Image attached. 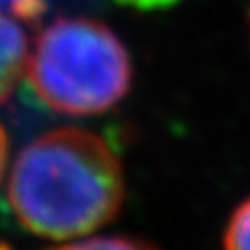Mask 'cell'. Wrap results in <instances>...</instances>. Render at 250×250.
<instances>
[{
	"label": "cell",
	"instance_id": "obj_8",
	"mask_svg": "<svg viewBox=\"0 0 250 250\" xmlns=\"http://www.w3.org/2000/svg\"><path fill=\"white\" fill-rule=\"evenodd\" d=\"M119 2L131 4V6H142V9H154V6H167L173 0H119Z\"/></svg>",
	"mask_w": 250,
	"mask_h": 250
},
{
	"label": "cell",
	"instance_id": "obj_7",
	"mask_svg": "<svg viewBox=\"0 0 250 250\" xmlns=\"http://www.w3.org/2000/svg\"><path fill=\"white\" fill-rule=\"evenodd\" d=\"M6 161H9V136H6L4 127L0 125V182L6 171Z\"/></svg>",
	"mask_w": 250,
	"mask_h": 250
},
{
	"label": "cell",
	"instance_id": "obj_2",
	"mask_svg": "<svg viewBox=\"0 0 250 250\" xmlns=\"http://www.w3.org/2000/svg\"><path fill=\"white\" fill-rule=\"evenodd\" d=\"M27 80L52 113L94 117L117 106L134 83L127 46L103 21L59 17L34 42Z\"/></svg>",
	"mask_w": 250,
	"mask_h": 250
},
{
	"label": "cell",
	"instance_id": "obj_6",
	"mask_svg": "<svg viewBox=\"0 0 250 250\" xmlns=\"http://www.w3.org/2000/svg\"><path fill=\"white\" fill-rule=\"evenodd\" d=\"M48 11L46 0H0V13H6L21 23L38 25Z\"/></svg>",
	"mask_w": 250,
	"mask_h": 250
},
{
	"label": "cell",
	"instance_id": "obj_3",
	"mask_svg": "<svg viewBox=\"0 0 250 250\" xmlns=\"http://www.w3.org/2000/svg\"><path fill=\"white\" fill-rule=\"evenodd\" d=\"M29 44L21 21L0 13V104L6 103L27 75Z\"/></svg>",
	"mask_w": 250,
	"mask_h": 250
},
{
	"label": "cell",
	"instance_id": "obj_5",
	"mask_svg": "<svg viewBox=\"0 0 250 250\" xmlns=\"http://www.w3.org/2000/svg\"><path fill=\"white\" fill-rule=\"evenodd\" d=\"M48 250H156L148 242L140 238H127V236H103V238H88L67 242V244L54 246Z\"/></svg>",
	"mask_w": 250,
	"mask_h": 250
},
{
	"label": "cell",
	"instance_id": "obj_1",
	"mask_svg": "<svg viewBox=\"0 0 250 250\" xmlns=\"http://www.w3.org/2000/svg\"><path fill=\"white\" fill-rule=\"evenodd\" d=\"M6 196L29 233L71 240L115 221L125 202V173L100 136L61 127L31 140L19 152Z\"/></svg>",
	"mask_w": 250,
	"mask_h": 250
},
{
	"label": "cell",
	"instance_id": "obj_4",
	"mask_svg": "<svg viewBox=\"0 0 250 250\" xmlns=\"http://www.w3.org/2000/svg\"><path fill=\"white\" fill-rule=\"evenodd\" d=\"M223 250H250V198L233 208L223 231Z\"/></svg>",
	"mask_w": 250,
	"mask_h": 250
}]
</instances>
